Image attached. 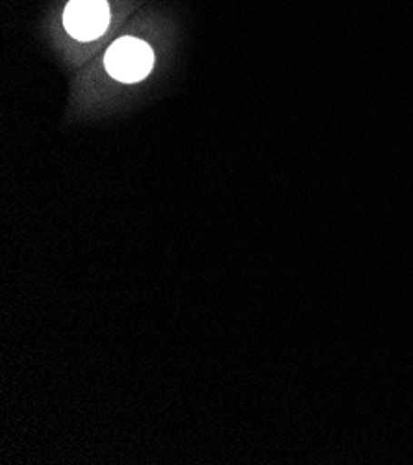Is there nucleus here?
I'll list each match as a JSON object with an SVG mask.
<instances>
[{"instance_id": "nucleus-2", "label": "nucleus", "mask_w": 413, "mask_h": 465, "mask_svg": "<svg viewBox=\"0 0 413 465\" xmlns=\"http://www.w3.org/2000/svg\"><path fill=\"white\" fill-rule=\"evenodd\" d=\"M110 25L106 0H71L64 12V26L78 41L99 39Z\"/></svg>"}, {"instance_id": "nucleus-1", "label": "nucleus", "mask_w": 413, "mask_h": 465, "mask_svg": "<svg viewBox=\"0 0 413 465\" xmlns=\"http://www.w3.org/2000/svg\"><path fill=\"white\" fill-rule=\"evenodd\" d=\"M104 65L110 76L119 82L133 84L142 82L154 65V54L151 46L130 35L117 39L104 56Z\"/></svg>"}]
</instances>
